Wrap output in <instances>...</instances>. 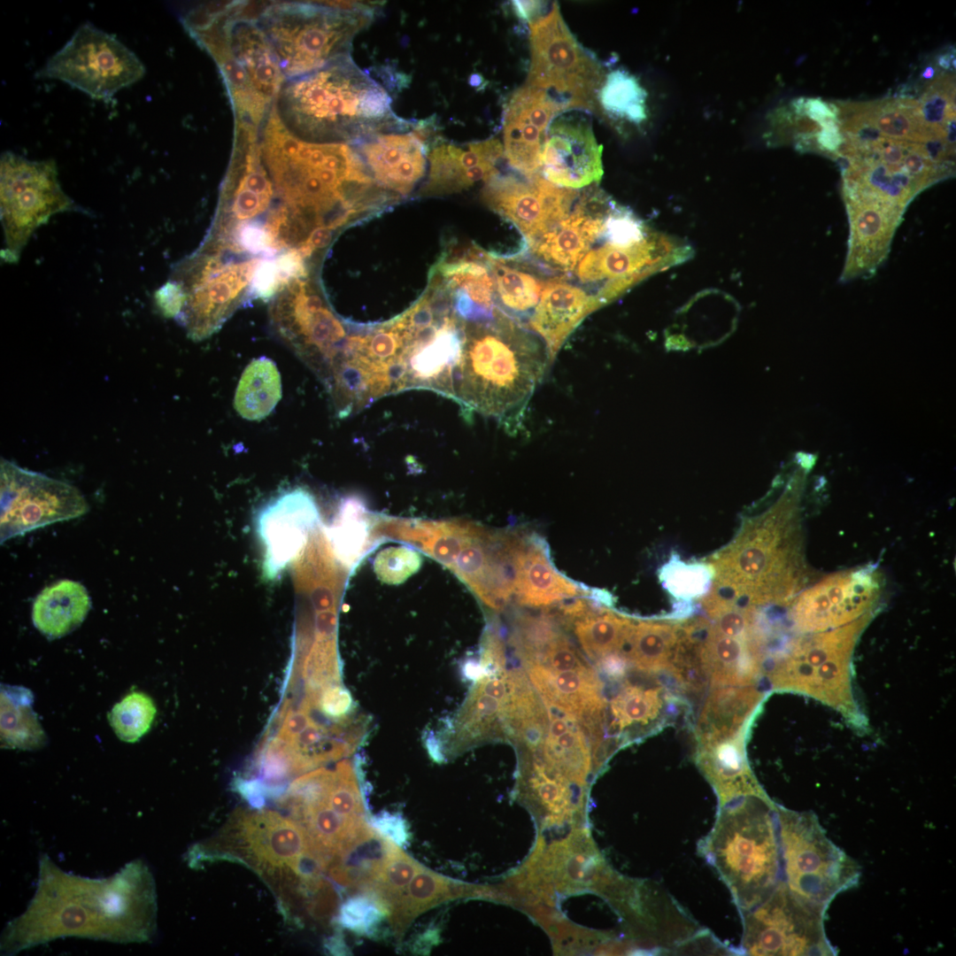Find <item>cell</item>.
<instances>
[{
	"mask_svg": "<svg viewBox=\"0 0 956 956\" xmlns=\"http://www.w3.org/2000/svg\"><path fill=\"white\" fill-rule=\"evenodd\" d=\"M679 625L655 621L634 622L622 651L628 662L644 673L667 670Z\"/></svg>",
	"mask_w": 956,
	"mask_h": 956,
	"instance_id": "39",
	"label": "cell"
},
{
	"mask_svg": "<svg viewBox=\"0 0 956 956\" xmlns=\"http://www.w3.org/2000/svg\"><path fill=\"white\" fill-rule=\"evenodd\" d=\"M698 852L716 870L739 914L753 908L783 881L776 805L747 796L719 807Z\"/></svg>",
	"mask_w": 956,
	"mask_h": 956,
	"instance_id": "6",
	"label": "cell"
},
{
	"mask_svg": "<svg viewBox=\"0 0 956 956\" xmlns=\"http://www.w3.org/2000/svg\"><path fill=\"white\" fill-rule=\"evenodd\" d=\"M551 124L542 152L547 180L571 189L599 182L604 173L603 147L597 143L590 125L573 119Z\"/></svg>",
	"mask_w": 956,
	"mask_h": 956,
	"instance_id": "24",
	"label": "cell"
},
{
	"mask_svg": "<svg viewBox=\"0 0 956 956\" xmlns=\"http://www.w3.org/2000/svg\"><path fill=\"white\" fill-rule=\"evenodd\" d=\"M504 155L497 139L471 143L466 149L437 143L428 153L429 173L421 189L423 196H442L466 189L474 183L489 181L498 174L496 167Z\"/></svg>",
	"mask_w": 956,
	"mask_h": 956,
	"instance_id": "26",
	"label": "cell"
},
{
	"mask_svg": "<svg viewBox=\"0 0 956 956\" xmlns=\"http://www.w3.org/2000/svg\"><path fill=\"white\" fill-rule=\"evenodd\" d=\"M260 258L222 264L216 257L200 254L182 262L170 280L184 294V305L176 320L189 337L203 340L216 332L236 308L239 296L250 286Z\"/></svg>",
	"mask_w": 956,
	"mask_h": 956,
	"instance_id": "16",
	"label": "cell"
},
{
	"mask_svg": "<svg viewBox=\"0 0 956 956\" xmlns=\"http://www.w3.org/2000/svg\"><path fill=\"white\" fill-rule=\"evenodd\" d=\"M376 559V572L381 579L389 583L401 582L415 572L420 563L418 554L402 547L388 549Z\"/></svg>",
	"mask_w": 956,
	"mask_h": 956,
	"instance_id": "50",
	"label": "cell"
},
{
	"mask_svg": "<svg viewBox=\"0 0 956 956\" xmlns=\"http://www.w3.org/2000/svg\"><path fill=\"white\" fill-rule=\"evenodd\" d=\"M374 829L385 839L397 846L405 845L409 837L404 819L397 814L383 813L372 820Z\"/></svg>",
	"mask_w": 956,
	"mask_h": 956,
	"instance_id": "54",
	"label": "cell"
},
{
	"mask_svg": "<svg viewBox=\"0 0 956 956\" xmlns=\"http://www.w3.org/2000/svg\"><path fill=\"white\" fill-rule=\"evenodd\" d=\"M753 699L752 690L716 687L705 700L698 721V744L730 738L744 729Z\"/></svg>",
	"mask_w": 956,
	"mask_h": 956,
	"instance_id": "34",
	"label": "cell"
},
{
	"mask_svg": "<svg viewBox=\"0 0 956 956\" xmlns=\"http://www.w3.org/2000/svg\"><path fill=\"white\" fill-rule=\"evenodd\" d=\"M510 696L499 699L474 685L457 719L456 740L459 744L469 745L483 740H506L505 710Z\"/></svg>",
	"mask_w": 956,
	"mask_h": 956,
	"instance_id": "38",
	"label": "cell"
},
{
	"mask_svg": "<svg viewBox=\"0 0 956 956\" xmlns=\"http://www.w3.org/2000/svg\"><path fill=\"white\" fill-rule=\"evenodd\" d=\"M320 520L313 496L293 488L271 498L258 512L255 528L263 548V574L277 578L305 548Z\"/></svg>",
	"mask_w": 956,
	"mask_h": 956,
	"instance_id": "19",
	"label": "cell"
},
{
	"mask_svg": "<svg viewBox=\"0 0 956 956\" xmlns=\"http://www.w3.org/2000/svg\"><path fill=\"white\" fill-rule=\"evenodd\" d=\"M274 107L292 135L316 143L352 144L411 126L394 114L387 91L351 56L285 80Z\"/></svg>",
	"mask_w": 956,
	"mask_h": 956,
	"instance_id": "3",
	"label": "cell"
},
{
	"mask_svg": "<svg viewBox=\"0 0 956 956\" xmlns=\"http://www.w3.org/2000/svg\"><path fill=\"white\" fill-rule=\"evenodd\" d=\"M145 66L115 35L88 21L50 57L37 78L63 81L96 100H109L140 81Z\"/></svg>",
	"mask_w": 956,
	"mask_h": 956,
	"instance_id": "13",
	"label": "cell"
},
{
	"mask_svg": "<svg viewBox=\"0 0 956 956\" xmlns=\"http://www.w3.org/2000/svg\"><path fill=\"white\" fill-rule=\"evenodd\" d=\"M423 867L405 854L399 846L388 840L381 871L369 890L375 893L389 911L413 877Z\"/></svg>",
	"mask_w": 956,
	"mask_h": 956,
	"instance_id": "45",
	"label": "cell"
},
{
	"mask_svg": "<svg viewBox=\"0 0 956 956\" xmlns=\"http://www.w3.org/2000/svg\"><path fill=\"white\" fill-rule=\"evenodd\" d=\"M538 776L532 780L533 787L536 790L543 801L553 808H562L567 804V790L561 781L550 778L548 774L537 768Z\"/></svg>",
	"mask_w": 956,
	"mask_h": 956,
	"instance_id": "53",
	"label": "cell"
},
{
	"mask_svg": "<svg viewBox=\"0 0 956 956\" xmlns=\"http://www.w3.org/2000/svg\"><path fill=\"white\" fill-rule=\"evenodd\" d=\"M530 46L526 85L547 92L566 110L591 109L605 79L602 67L573 35L557 3L530 23Z\"/></svg>",
	"mask_w": 956,
	"mask_h": 956,
	"instance_id": "12",
	"label": "cell"
},
{
	"mask_svg": "<svg viewBox=\"0 0 956 956\" xmlns=\"http://www.w3.org/2000/svg\"><path fill=\"white\" fill-rule=\"evenodd\" d=\"M453 889L446 878L423 867L389 911L395 932L401 935L415 917L451 897Z\"/></svg>",
	"mask_w": 956,
	"mask_h": 956,
	"instance_id": "43",
	"label": "cell"
},
{
	"mask_svg": "<svg viewBox=\"0 0 956 956\" xmlns=\"http://www.w3.org/2000/svg\"><path fill=\"white\" fill-rule=\"evenodd\" d=\"M798 516L776 507L746 520L734 539L714 553L713 587L703 598L711 609L783 600L798 588L803 574Z\"/></svg>",
	"mask_w": 956,
	"mask_h": 956,
	"instance_id": "5",
	"label": "cell"
},
{
	"mask_svg": "<svg viewBox=\"0 0 956 956\" xmlns=\"http://www.w3.org/2000/svg\"><path fill=\"white\" fill-rule=\"evenodd\" d=\"M277 295L270 309L273 326L324 383L345 346V324L302 279L289 282Z\"/></svg>",
	"mask_w": 956,
	"mask_h": 956,
	"instance_id": "15",
	"label": "cell"
},
{
	"mask_svg": "<svg viewBox=\"0 0 956 956\" xmlns=\"http://www.w3.org/2000/svg\"><path fill=\"white\" fill-rule=\"evenodd\" d=\"M310 710L301 705L298 710L283 709L280 712L281 721L277 736L290 742L302 732L312 721L310 717Z\"/></svg>",
	"mask_w": 956,
	"mask_h": 956,
	"instance_id": "56",
	"label": "cell"
},
{
	"mask_svg": "<svg viewBox=\"0 0 956 956\" xmlns=\"http://www.w3.org/2000/svg\"><path fill=\"white\" fill-rule=\"evenodd\" d=\"M602 108L608 113L640 123L646 118V94L634 76L617 69L603 81L598 96Z\"/></svg>",
	"mask_w": 956,
	"mask_h": 956,
	"instance_id": "44",
	"label": "cell"
},
{
	"mask_svg": "<svg viewBox=\"0 0 956 956\" xmlns=\"http://www.w3.org/2000/svg\"><path fill=\"white\" fill-rule=\"evenodd\" d=\"M264 164L286 214L289 242L304 245L316 230L331 232L396 198L372 178L346 143H316L292 135L272 107L260 131Z\"/></svg>",
	"mask_w": 956,
	"mask_h": 956,
	"instance_id": "1",
	"label": "cell"
},
{
	"mask_svg": "<svg viewBox=\"0 0 956 956\" xmlns=\"http://www.w3.org/2000/svg\"><path fill=\"white\" fill-rule=\"evenodd\" d=\"M579 192L557 186L542 176L497 174L486 182L482 198L522 232L528 244L567 218Z\"/></svg>",
	"mask_w": 956,
	"mask_h": 956,
	"instance_id": "18",
	"label": "cell"
},
{
	"mask_svg": "<svg viewBox=\"0 0 956 956\" xmlns=\"http://www.w3.org/2000/svg\"><path fill=\"white\" fill-rule=\"evenodd\" d=\"M700 655L707 681L715 688L744 686L757 671L748 637L722 634L708 621L702 632Z\"/></svg>",
	"mask_w": 956,
	"mask_h": 956,
	"instance_id": "31",
	"label": "cell"
},
{
	"mask_svg": "<svg viewBox=\"0 0 956 956\" xmlns=\"http://www.w3.org/2000/svg\"><path fill=\"white\" fill-rule=\"evenodd\" d=\"M486 261L494 280L497 308L521 324L528 320L547 281L495 255H486Z\"/></svg>",
	"mask_w": 956,
	"mask_h": 956,
	"instance_id": "35",
	"label": "cell"
},
{
	"mask_svg": "<svg viewBox=\"0 0 956 956\" xmlns=\"http://www.w3.org/2000/svg\"><path fill=\"white\" fill-rule=\"evenodd\" d=\"M565 107L547 92L525 85L511 96L504 112V154L509 165L526 176L542 166L546 132Z\"/></svg>",
	"mask_w": 956,
	"mask_h": 956,
	"instance_id": "23",
	"label": "cell"
},
{
	"mask_svg": "<svg viewBox=\"0 0 956 956\" xmlns=\"http://www.w3.org/2000/svg\"><path fill=\"white\" fill-rule=\"evenodd\" d=\"M0 494L1 544L36 528L77 518L89 510L84 497L71 484L3 459Z\"/></svg>",
	"mask_w": 956,
	"mask_h": 956,
	"instance_id": "17",
	"label": "cell"
},
{
	"mask_svg": "<svg viewBox=\"0 0 956 956\" xmlns=\"http://www.w3.org/2000/svg\"><path fill=\"white\" fill-rule=\"evenodd\" d=\"M700 744L696 762L713 788L719 807L747 796L767 798L756 782L746 759L744 734Z\"/></svg>",
	"mask_w": 956,
	"mask_h": 956,
	"instance_id": "29",
	"label": "cell"
},
{
	"mask_svg": "<svg viewBox=\"0 0 956 956\" xmlns=\"http://www.w3.org/2000/svg\"><path fill=\"white\" fill-rule=\"evenodd\" d=\"M334 772L335 779L326 797L328 804L348 820H364L361 795L351 763L339 762Z\"/></svg>",
	"mask_w": 956,
	"mask_h": 956,
	"instance_id": "47",
	"label": "cell"
},
{
	"mask_svg": "<svg viewBox=\"0 0 956 956\" xmlns=\"http://www.w3.org/2000/svg\"><path fill=\"white\" fill-rule=\"evenodd\" d=\"M366 513V507L358 497H343L326 530L334 554L347 567L357 563L367 546L368 523Z\"/></svg>",
	"mask_w": 956,
	"mask_h": 956,
	"instance_id": "42",
	"label": "cell"
},
{
	"mask_svg": "<svg viewBox=\"0 0 956 956\" xmlns=\"http://www.w3.org/2000/svg\"><path fill=\"white\" fill-rule=\"evenodd\" d=\"M742 955H836L824 929L825 914L782 881L753 908L740 914Z\"/></svg>",
	"mask_w": 956,
	"mask_h": 956,
	"instance_id": "14",
	"label": "cell"
},
{
	"mask_svg": "<svg viewBox=\"0 0 956 956\" xmlns=\"http://www.w3.org/2000/svg\"><path fill=\"white\" fill-rule=\"evenodd\" d=\"M389 131L373 135L351 145L372 178L395 197L407 196L423 178L427 166V125L408 133Z\"/></svg>",
	"mask_w": 956,
	"mask_h": 956,
	"instance_id": "22",
	"label": "cell"
},
{
	"mask_svg": "<svg viewBox=\"0 0 956 956\" xmlns=\"http://www.w3.org/2000/svg\"><path fill=\"white\" fill-rule=\"evenodd\" d=\"M91 607L86 588L73 580L45 587L32 606L34 626L48 638L62 637L79 627Z\"/></svg>",
	"mask_w": 956,
	"mask_h": 956,
	"instance_id": "32",
	"label": "cell"
},
{
	"mask_svg": "<svg viewBox=\"0 0 956 956\" xmlns=\"http://www.w3.org/2000/svg\"><path fill=\"white\" fill-rule=\"evenodd\" d=\"M513 5L517 15L526 20H530L538 11L540 2L537 1H513Z\"/></svg>",
	"mask_w": 956,
	"mask_h": 956,
	"instance_id": "57",
	"label": "cell"
},
{
	"mask_svg": "<svg viewBox=\"0 0 956 956\" xmlns=\"http://www.w3.org/2000/svg\"><path fill=\"white\" fill-rule=\"evenodd\" d=\"M316 708L326 717L341 721L353 710V698L342 684L331 685L319 695Z\"/></svg>",
	"mask_w": 956,
	"mask_h": 956,
	"instance_id": "52",
	"label": "cell"
},
{
	"mask_svg": "<svg viewBox=\"0 0 956 956\" xmlns=\"http://www.w3.org/2000/svg\"><path fill=\"white\" fill-rule=\"evenodd\" d=\"M662 705L660 688L627 682L612 700L610 711L606 709V736L623 739L625 731L651 724Z\"/></svg>",
	"mask_w": 956,
	"mask_h": 956,
	"instance_id": "40",
	"label": "cell"
},
{
	"mask_svg": "<svg viewBox=\"0 0 956 956\" xmlns=\"http://www.w3.org/2000/svg\"><path fill=\"white\" fill-rule=\"evenodd\" d=\"M464 672L466 676L472 680H478L485 675L481 663L474 661H467L464 667Z\"/></svg>",
	"mask_w": 956,
	"mask_h": 956,
	"instance_id": "58",
	"label": "cell"
},
{
	"mask_svg": "<svg viewBox=\"0 0 956 956\" xmlns=\"http://www.w3.org/2000/svg\"><path fill=\"white\" fill-rule=\"evenodd\" d=\"M281 289L283 284L274 257L261 258L253 271L247 295L266 302Z\"/></svg>",
	"mask_w": 956,
	"mask_h": 956,
	"instance_id": "51",
	"label": "cell"
},
{
	"mask_svg": "<svg viewBox=\"0 0 956 956\" xmlns=\"http://www.w3.org/2000/svg\"><path fill=\"white\" fill-rule=\"evenodd\" d=\"M32 692L21 686L1 685V744L21 750L45 745L46 734L33 709Z\"/></svg>",
	"mask_w": 956,
	"mask_h": 956,
	"instance_id": "36",
	"label": "cell"
},
{
	"mask_svg": "<svg viewBox=\"0 0 956 956\" xmlns=\"http://www.w3.org/2000/svg\"><path fill=\"white\" fill-rule=\"evenodd\" d=\"M243 5L228 4L220 11L203 8L202 15L243 70L255 91L273 106L285 80L257 19L243 15Z\"/></svg>",
	"mask_w": 956,
	"mask_h": 956,
	"instance_id": "20",
	"label": "cell"
},
{
	"mask_svg": "<svg viewBox=\"0 0 956 956\" xmlns=\"http://www.w3.org/2000/svg\"><path fill=\"white\" fill-rule=\"evenodd\" d=\"M544 704L549 727L541 752L548 767L578 782L583 781L590 766L587 735L574 715L551 704Z\"/></svg>",
	"mask_w": 956,
	"mask_h": 956,
	"instance_id": "33",
	"label": "cell"
},
{
	"mask_svg": "<svg viewBox=\"0 0 956 956\" xmlns=\"http://www.w3.org/2000/svg\"><path fill=\"white\" fill-rule=\"evenodd\" d=\"M601 307L592 294L565 277L549 280L528 319L529 329L544 343L551 362L582 320Z\"/></svg>",
	"mask_w": 956,
	"mask_h": 956,
	"instance_id": "27",
	"label": "cell"
},
{
	"mask_svg": "<svg viewBox=\"0 0 956 956\" xmlns=\"http://www.w3.org/2000/svg\"><path fill=\"white\" fill-rule=\"evenodd\" d=\"M258 771L265 782L275 783L294 775L289 743L277 736L261 747L258 757Z\"/></svg>",
	"mask_w": 956,
	"mask_h": 956,
	"instance_id": "49",
	"label": "cell"
},
{
	"mask_svg": "<svg viewBox=\"0 0 956 956\" xmlns=\"http://www.w3.org/2000/svg\"><path fill=\"white\" fill-rule=\"evenodd\" d=\"M881 590L875 570L852 569L829 575L797 599L793 616L804 629H821L854 619L872 605Z\"/></svg>",
	"mask_w": 956,
	"mask_h": 956,
	"instance_id": "21",
	"label": "cell"
},
{
	"mask_svg": "<svg viewBox=\"0 0 956 956\" xmlns=\"http://www.w3.org/2000/svg\"><path fill=\"white\" fill-rule=\"evenodd\" d=\"M54 160H29L12 151L0 158L1 258L17 263L33 233L55 214L81 211L62 189Z\"/></svg>",
	"mask_w": 956,
	"mask_h": 956,
	"instance_id": "11",
	"label": "cell"
},
{
	"mask_svg": "<svg viewBox=\"0 0 956 956\" xmlns=\"http://www.w3.org/2000/svg\"><path fill=\"white\" fill-rule=\"evenodd\" d=\"M613 202L603 190L591 187L578 197L567 218L528 244L530 250L553 267L564 272L574 270L592 244L600 241L605 216Z\"/></svg>",
	"mask_w": 956,
	"mask_h": 956,
	"instance_id": "25",
	"label": "cell"
},
{
	"mask_svg": "<svg viewBox=\"0 0 956 956\" xmlns=\"http://www.w3.org/2000/svg\"><path fill=\"white\" fill-rule=\"evenodd\" d=\"M199 852L205 860H237L259 875L288 906L293 890H312L326 870L304 829L268 809L235 812Z\"/></svg>",
	"mask_w": 956,
	"mask_h": 956,
	"instance_id": "7",
	"label": "cell"
},
{
	"mask_svg": "<svg viewBox=\"0 0 956 956\" xmlns=\"http://www.w3.org/2000/svg\"><path fill=\"white\" fill-rule=\"evenodd\" d=\"M386 914L389 911L385 905L370 890L348 898L340 908L339 921L351 930L367 934Z\"/></svg>",
	"mask_w": 956,
	"mask_h": 956,
	"instance_id": "48",
	"label": "cell"
},
{
	"mask_svg": "<svg viewBox=\"0 0 956 956\" xmlns=\"http://www.w3.org/2000/svg\"><path fill=\"white\" fill-rule=\"evenodd\" d=\"M404 337L400 391L430 389L454 399V377L465 342V320L447 289L433 281L425 295L397 317Z\"/></svg>",
	"mask_w": 956,
	"mask_h": 956,
	"instance_id": "9",
	"label": "cell"
},
{
	"mask_svg": "<svg viewBox=\"0 0 956 956\" xmlns=\"http://www.w3.org/2000/svg\"><path fill=\"white\" fill-rule=\"evenodd\" d=\"M156 713L150 697L141 691H132L114 705L109 721L120 740L134 743L149 731Z\"/></svg>",
	"mask_w": 956,
	"mask_h": 956,
	"instance_id": "46",
	"label": "cell"
},
{
	"mask_svg": "<svg viewBox=\"0 0 956 956\" xmlns=\"http://www.w3.org/2000/svg\"><path fill=\"white\" fill-rule=\"evenodd\" d=\"M776 814L783 881L825 914L836 896L858 884L860 868L829 840L813 813L776 806Z\"/></svg>",
	"mask_w": 956,
	"mask_h": 956,
	"instance_id": "10",
	"label": "cell"
},
{
	"mask_svg": "<svg viewBox=\"0 0 956 956\" xmlns=\"http://www.w3.org/2000/svg\"><path fill=\"white\" fill-rule=\"evenodd\" d=\"M550 364L543 340L497 308L492 320H465L453 400L501 420L516 417Z\"/></svg>",
	"mask_w": 956,
	"mask_h": 956,
	"instance_id": "4",
	"label": "cell"
},
{
	"mask_svg": "<svg viewBox=\"0 0 956 956\" xmlns=\"http://www.w3.org/2000/svg\"><path fill=\"white\" fill-rule=\"evenodd\" d=\"M481 251L470 258L440 262L436 274L449 292L456 313L466 321L492 320L497 308L495 286Z\"/></svg>",
	"mask_w": 956,
	"mask_h": 956,
	"instance_id": "30",
	"label": "cell"
},
{
	"mask_svg": "<svg viewBox=\"0 0 956 956\" xmlns=\"http://www.w3.org/2000/svg\"><path fill=\"white\" fill-rule=\"evenodd\" d=\"M281 397V374L275 363L260 357L251 361L239 380L234 406L248 420L267 417Z\"/></svg>",
	"mask_w": 956,
	"mask_h": 956,
	"instance_id": "37",
	"label": "cell"
},
{
	"mask_svg": "<svg viewBox=\"0 0 956 956\" xmlns=\"http://www.w3.org/2000/svg\"><path fill=\"white\" fill-rule=\"evenodd\" d=\"M60 888L40 869V883L27 911L8 927L15 951L64 936L119 942L144 941L155 928L153 879L140 862L128 864L112 878L69 875L79 899L58 869Z\"/></svg>",
	"mask_w": 956,
	"mask_h": 956,
	"instance_id": "2",
	"label": "cell"
},
{
	"mask_svg": "<svg viewBox=\"0 0 956 956\" xmlns=\"http://www.w3.org/2000/svg\"><path fill=\"white\" fill-rule=\"evenodd\" d=\"M373 17L374 9L362 4L281 2L267 5L257 20L289 80L351 56L353 38Z\"/></svg>",
	"mask_w": 956,
	"mask_h": 956,
	"instance_id": "8",
	"label": "cell"
},
{
	"mask_svg": "<svg viewBox=\"0 0 956 956\" xmlns=\"http://www.w3.org/2000/svg\"><path fill=\"white\" fill-rule=\"evenodd\" d=\"M633 623L613 612L594 610L571 624L583 651L598 662L606 655L623 651Z\"/></svg>",
	"mask_w": 956,
	"mask_h": 956,
	"instance_id": "41",
	"label": "cell"
},
{
	"mask_svg": "<svg viewBox=\"0 0 956 956\" xmlns=\"http://www.w3.org/2000/svg\"><path fill=\"white\" fill-rule=\"evenodd\" d=\"M580 586L552 565L541 539L521 536L515 556L513 593L519 604L545 607L574 598Z\"/></svg>",
	"mask_w": 956,
	"mask_h": 956,
	"instance_id": "28",
	"label": "cell"
},
{
	"mask_svg": "<svg viewBox=\"0 0 956 956\" xmlns=\"http://www.w3.org/2000/svg\"><path fill=\"white\" fill-rule=\"evenodd\" d=\"M154 297L162 314L176 320L184 305V294L180 285L168 280L155 292Z\"/></svg>",
	"mask_w": 956,
	"mask_h": 956,
	"instance_id": "55",
	"label": "cell"
}]
</instances>
